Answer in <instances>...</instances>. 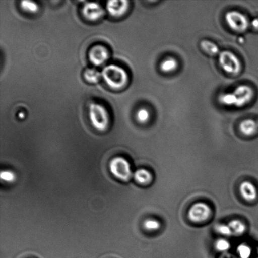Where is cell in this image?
Here are the masks:
<instances>
[{"label": "cell", "mask_w": 258, "mask_h": 258, "mask_svg": "<svg viewBox=\"0 0 258 258\" xmlns=\"http://www.w3.org/2000/svg\"><path fill=\"white\" fill-rule=\"evenodd\" d=\"M102 77L106 83L114 90H120L128 82V75L124 69L119 66H107L102 72Z\"/></svg>", "instance_id": "6da1fadb"}, {"label": "cell", "mask_w": 258, "mask_h": 258, "mask_svg": "<svg viewBox=\"0 0 258 258\" xmlns=\"http://www.w3.org/2000/svg\"><path fill=\"white\" fill-rule=\"evenodd\" d=\"M88 116L93 127L98 131L107 130L110 125L109 113L104 106L93 102L88 107Z\"/></svg>", "instance_id": "7a4b0ae2"}, {"label": "cell", "mask_w": 258, "mask_h": 258, "mask_svg": "<svg viewBox=\"0 0 258 258\" xmlns=\"http://www.w3.org/2000/svg\"><path fill=\"white\" fill-rule=\"evenodd\" d=\"M218 58L220 67L227 74L236 77L241 72V60L233 52L224 50L220 53Z\"/></svg>", "instance_id": "3957f363"}, {"label": "cell", "mask_w": 258, "mask_h": 258, "mask_svg": "<svg viewBox=\"0 0 258 258\" xmlns=\"http://www.w3.org/2000/svg\"><path fill=\"white\" fill-rule=\"evenodd\" d=\"M225 20L231 29L239 34L246 32L250 26L249 19L246 15L236 10L227 12Z\"/></svg>", "instance_id": "277c9868"}, {"label": "cell", "mask_w": 258, "mask_h": 258, "mask_svg": "<svg viewBox=\"0 0 258 258\" xmlns=\"http://www.w3.org/2000/svg\"><path fill=\"white\" fill-rule=\"evenodd\" d=\"M110 169L113 175L123 181H128L133 175L130 164L122 157H117L111 161Z\"/></svg>", "instance_id": "5b68a950"}, {"label": "cell", "mask_w": 258, "mask_h": 258, "mask_svg": "<svg viewBox=\"0 0 258 258\" xmlns=\"http://www.w3.org/2000/svg\"><path fill=\"white\" fill-rule=\"evenodd\" d=\"M211 207L203 202L195 204L189 209L188 216L194 222H202L207 221L211 216Z\"/></svg>", "instance_id": "8992f818"}, {"label": "cell", "mask_w": 258, "mask_h": 258, "mask_svg": "<svg viewBox=\"0 0 258 258\" xmlns=\"http://www.w3.org/2000/svg\"><path fill=\"white\" fill-rule=\"evenodd\" d=\"M233 94L236 98L235 107L242 108L249 104L254 97V91L248 85H239L234 90Z\"/></svg>", "instance_id": "52a82bcc"}, {"label": "cell", "mask_w": 258, "mask_h": 258, "mask_svg": "<svg viewBox=\"0 0 258 258\" xmlns=\"http://www.w3.org/2000/svg\"><path fill=\"white\" fill-rule=\"evenodd\" d=\"M110 54L108 50L102 45H97L91 48L88 53L90 62L95 66H102L107 62Z\"/></svg>", "instance_id": "ba28073f"}, {"label": "cell", "mask_w": 258, "mask_h": 258, "mask_svg": "<svg viewBox=\"0 0 258 258\" xmlns=\"http://www.w3.org/2000/svg\"><path fill=\"white\" fill-rule=\"evenodd\" d=\"M82 14L87 20L97 21L104 15L105 11L97 3L87 2L83 5Z\"/></svg>", "instance_id": "9c48e42d"}, {"label": "cell", "mask_w": 258, "mask_h": 258, "mask_svg": "<svg viewBox=\"0 0 258 258\" xmlns=\"http://www.w3.org/2000/svg\"><path fill=\"white\" fill-rule=\"evenodd\" d=\"M128 7V1H109L107 2V10L112 16L120 17L125 14Z\"/></svg>", "instance_id": "30bf717a"}, {"label": "cell", "mask_w": 258, "mask_h": 258, "mask_svg": "<svg viewBox=\"0 0 258 258\" xmlns=\"http://www.w3.org/2000/svg\"><path fill=\"white\" fill-rule=\"evenodd\" d=\"M242 198L246 201L253 202L256 199L257 192L256 187L249 181H244L239 187Z\"/></svg>", "instance_id": "8fae6325"}, {"label": "cell", "mask_w": 258, "mask_h": 258, "mask_svg": "<svg viewBox=\"0 0 258 258\" xmlns=\"http://www.w3.org/2000/svg\"><path fill=\"white\" fill-rule=\"evenodd\" d=\"M239 130L244 136H254L258 133V122L252 119L244 120L240 123Z\"/></svg>", "instance_id": "7c38bea8"}, {"label": "cell", "mask_w": 258, "mask_h": 258, "mask_svg": "<svg viewBox=\"0 0 258 258\" xmlns=\"http://www.w3.org/2000/svg\"><path fill=\"white\" fill-rule=\"evenodd\" d=\"M201 47L202 50L209 56H217L220 54V49L217 45L209 40H204L201 41Z\"/></svg>", "instance_id": "4fadbf2b"}, {"label": "cell", "mask_w": 258, "mask_h": 258, "mask_svg": "<svg viewBox=\"0 0 258 258\" xmlns=\"http://www.w3.org/2000/svg\"><path fill=\"white\" fill-rule=\"evenodd\" d=\"M178 67V62L173 57H168L161 62L159 68L162 72L170 73L174 72Z\"/></svg>", "instance_id": "5bb4252c"}, {"label": "cell", "mask_w": 258, "mask_h": 258, "mask_svg": "<svg viewBox=\"0 0 258 258\" xmlns=\"http://www.w3.org/2000/svg\"><path fill=\"white\" fill-rule=\"evenodd\" d=\"M134 178L138 183L141 184H147L151 183L153 179L150 172L144 169H138L134 174Z\"/></svg>", "instance_id": "9a60e30c"}, {"label": "cell", "mask_w": 258, "mask_h": 258, "mask_svg": "<svg viewBox=\"0 0 258 258\" xmlns=\"http://www.w3.org/2000/svg\"><path fill=\"white\" fill-rule=\"evenodd\" d=\"M102 77V73L98 72L95 68H88L84 72V78L88 82L97 83L99 82Z\"/></svg>", "instance_id": "2e32d148"}, {"label": "cell", "mask_w": 258, "mask_h": 258, "mask_svg": "<svg viewBox=\"0 0 258 258\" xmlns=\"http://www.w3.org/2000/svg\"><path fill=\"white\" fill-rule=\"evenodd\" d=\"M219 102L226 107H235L236 105V98L233 93H222L219 97Z\"/></svg>", "instance_id": "e0dca14e"}, {"label": "cell", "mask_w": 258, "mask_h": 258, "mask_svg": "<svg viewBox=\"0 0 258 258\" xmlns=\"http://www.w3.org/2000/svg\"><path fill=\"white\" fill-rule=\"evenodd\" d=\"M229 226L231 228L232 234L241 235L246 231V227L241 221L238 220H233L229 222Z\"/></svg>", "instance_id": "ac0fdd59"}, {"label": "cell", "mask_w": 258, "mask_h": 258, "mask_svg": "<svg viewBox=\"0 0 258 258\" xmlns=\"http://www.w3.org/2000/svg\"><path fill=\"white\" fill-rule=\"evenodd\" d=\"M150 118V112L145 108H140L136 113V119L139 123H142V124L148 122Z\"/></svg>", "instance_id": "d6986e66"}, {"label": "cell", "mask_w": 258, "mask_h": 258, "mask_svg": "<svg viewBox=\"0 0 258 258\" xmlns=\"http://www.w3.org/2000/svg\"><path fill=\"white\" fill-rule=\"evenodd\" d=\"M144 228L148 231H158L161 227V224L157 220L153 219H148L146 220L143 223Z\"/></svg>", "instance_id": "ffe728a7"}, {"label": "cell", "mask_w": 258, "mask_h": 258, "mask_svg": "<svg viewBox=\"0 0 258 258\" xmlns=\"http://www.w3.org/2000/svg\"><path fill=\"white\" fill-rule=\"evenodd\" d=\"M20 6L24 11L30 13V14H34L39 10V6L34 2L31 1H22Z\"/></svg>", "instance_id": "44dd1931"}, {"label": "cell", "mask_w": 258, "mask_h": 258, "mask_svg": "<svg viewBox=\"0 0 258 258\" xmlns=\"http://www.w3.org/2000/svg\"><path fill=\"white\" fill-rule=\"evenodd\" d=\"M2 181L7 183H13L16 179V174L14 172L9 170L2 171L0 174Z\"/></svg>", "instance_id": "7402d4cb"}, {"label": "cell", "mask_w": 258, "mask_h": 258, "mask_svg": "<svg viewBox=\"0 0 258 258\" xmlns=\"http://www.w3.org/2000/svg\"><path fill=\"white\" fill-rule=\"evenodd\" d=\"M215 247H216L217 251L226 252L230 248V243L226 239H220L216 241Z\"/></svg>", "instance_id": "603a6c76"}, {"label": "cell", "mask_w": 258, "mask_h": 258, "mask_svg": "<svg viewBox=\"0 0 258 258\" xmlns=\"http://www.w3.org/2000/svg\"><path fill=\"white\" fill-rule=\"evenodd\" d=\"M237 251L241 258H249L251 254V249L249 246L245 244L240 245Z\"/></svg>", "instance_id": "cb8c5ba5"}, {"label": "cell", "mask_w": 258, "mask_h": 258, "mask_svg": "<svg viewBox=\"0 0 258 258\" xmlns=\"http://www.w3.org/2000/svg\"><path fill=\"white\" fill-rule=\"evenodd\" d=\"M216 229L218 233L223 235V236H231L233 235L229 225L227 226V225L220 224L216 226Z\"/></svg>", "instance_id": "d4e9b609"}, {"label": "cell", "mask_w": 258, "mask_h": 258, "mask_svg": "<svg viewBox=\"0 0 258 258\" xmlns=\"http://www.w3.org/2000/svg\"><path fill=\"white\" fill-rule=\"evenodd\" d=\"M251 25L255 31L258 32V18H256L252 20Z\"/></svg>", "instance_id": "484cf974"}, {"label": "cell", "mask_w": 258, "mask_h": 258, "mask_svg": "<svg viewBox=\"0 0 258 258\" xmlns=\"http://www.w3.org/2000/svg\"><path fill=\"white\" fill-rule=\"evenodd\" d=\"M19 117L23 119L25 118V113L24 112H20L19 113Z\"/></svg>", "instance_id": "4316f807"}]
</instances>
